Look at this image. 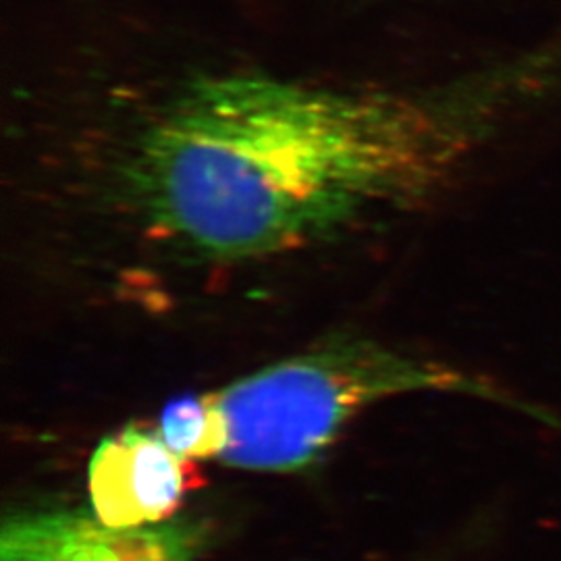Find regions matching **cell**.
<instances>
[{"label":"cell","mask_w":561,"mask_h":561,"mask_svg":"<svg viewBox=\"0 0 561 561\" xmlns=\"http://www.w3.org/2000/svg\"><path fill=\"white\" fill-rule=\"evenodd\" d=\"M187 463L164 443L159 426L129 424L92 456L90 510L115 528L173 520L187 491Z\"/></svg>","instance_id":"4"},{"label":"cell","mask_w":561,"mask_h":561,"mask_svg":"<svg viewBox=\"0 0 561 561\" xmlns=\"http://www.w3.org/2000/svg\"><path fill=\"white\" fill-rule=\"evenodd\" d=\"M558 69L547 53L433 90L201 76L144 123L121 194L150 233L202 259L298 250L431 201Z\"/></svg>","instance_id":"1"},{"label":"cell","mask_w":561,"mask_h":561,"mask_svg":"<svg viewBox=\"0 0 561 561\" xmlns=\"http://www.w3.org/2000/svg\"><path fill=\"white\" fill-rule=\"evenodd\" d=\"M410 393L472 396L551 422L458 368L345 337L213 391L227 424L219 461L252 472H298L319 460L364 410Z\"/></svg>","instance_id":"2"},{"label":"cell","mask_w":561,"mask_h":561,"mask_svg":"<svg viewBox=\"0 0 561 561\" xmlns=\"http://www.w3.org/2000/svg\"><path fill=\"white\" fill-rule=\"evenodd\" d=\"M157 426L185 461L219 460L227 447V424L213 393L171 401Z\"/></svg>","instance_id":"5"},{"label":"cell","mask_w":561,"mask_h":561,"mask_svg":"<svg viewBox=\"0 0 561 561\" xmlns=\"http://www.w3.org/2000/svg\"><path fill=\"white\" fill-rule=\"evenodd\" d=\"M204 530L173 520L115 528L92 510H36L7 518L0 528V561H194Z\"/></svg>","instance_id":"3"}]
</instances>
